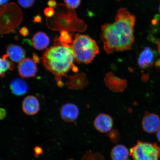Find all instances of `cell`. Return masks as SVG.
<instances>
[{"instance_id":"obj_18","label":"cell","mask_w":160,"mask_h":160,"mask_svg":"<svg viewBox=\"0 0 160 160\" xmlns=\"http://www.w3.org/2000/svg\"><path fill=\"white\" fill-rule=\"evenodd\" d=\"M59 43L65 46L70 45L69 44L72 42V39L71 34L65 30H61L60 36L58 39Z\"/></svg>"},{"instance_id":"obj_5","label":"cell","mask_w":160,"mask_h":160,"mask_svg":"<svg viewBox=\"0 0 160 160\" xmlns=\"http://www.w3.org/2000/svg\"><path fill=\"white\" fill-rule=\"evenodd\" d=\"M33 59L27 58L19 63L18 71L20 76L24 78L35 77L37 71V65Z\"/></svg>"},{"instance_id":"obj_13","label":"cell","mask_w":160,"mask_h":160,"mask_svg":"<svg viewBox=\"0 0 160 160\" xmlns=\"http://www.w3.org/2000/svg\"><path fill=\"white\" fill-rule=\"evenodd\" d=\"M49 42L48 36L42 32H38L35 34L32 39L33 47L39 51L45 49L49 45Z\"/></svg>"},{"instance_id":"obj_6","label":"cell","mask_w":160,"mask_h":160,"mask_svg":"<svg viewBox=\"0 0 160 160\" xmlns=\"http://www.w3.org/2000/svg\"><path fill=\"white\" fill-rule=\"evenodd\" d=\"M105 82L107 87L115 92L123 91L127 85V80L116 77L112 72L107 74L105 78Z\"/></svg>"},{"instance_id":"obj_3","label":"cell","mask_w":160,"mask_h":160,"mask_svg":"<svg viewBox=\"0 0 160 160\" xmlns=\"http://www.w3.org/2000/svg\"><path fill=\"white\" fill-rule=\"evenodd\" d=\"M71 46L75 60L80 63H91L99 53L97 42L87 35H76Z\"/></svg>"},{"instance_id":"obj_8","label":"cell","mask_w":160,"mask_h":160,"mask_svg":"<svg viewBox=\"0 0 160 160\" xmlns=\"http://www.w3.org/2000/svg\"><path fill=\"white\" fill-rule=\"evenodd\" d=\"M94 125L100 132L108 133L113 127V120L111 116L107 114H100L96 118Z\"/></svg>"},{"instance_id":"obj_30","label":"cell","mask_w":160,"mask_h":160,"mask_svg":"<svg viewBox=\"0 0 160 160\" xmlns=\"http://www.w3.org/2000/svg\"><path fill=\"white\" fill-rule=\"evenodd\" d=\"M157 137L158 141L160 142V129L157 132Z\"/></svg>"},{"instance_id":"obj_17","label":"cell","mask_w":160,"mask_h":160,"mask_svg":"<svg viewBox=\"0 0 160 160\" xmlns=\"http://www.w3.org/2000/svg\"><path fill=\"white\" fill-rule=\"evenodd\" d=\"M8 56L6 54L1 59V75L2 77L8 70H13L15 68L13 63L8 59Z\"/></svg>"},{"instance_id":"obj_11","label":"cell","mask_w":160,"mask_h":160,"mask_svg":"<svg viewBox=\"0 0 160 160\" xmlns=\"http://www.w3.org/2000/svg\"><path fill=\"white\" fill-rule=\"evenodd\" d=\"M38 100L34 96L30 95L23 100L22 104L23 111L26 114L33 115L36 114L39 110Z\"/></svg>"},{"instance_id":"obj_29","label":"cell","mask_w":160,"mask_h":160,"mask_svg":"<svg viewBox=\"0 0 160 160\" xmlns=\"http://www.w3.org/2000/svg\"><path fill=\"white\" fill-rule=\"evenodd\" d=\"M8 1L9 0H0V4L1 5H2L7 3Z\"/></svg>"},{"instance_id":"obj_4","label":"cell","mask_w":160,"mask_h":160,"mask_svg":"<svg viewBox=\"0 0 160 160\" xmlns=\"http://www.w3.org/2000/svg\"><path fill=\"white\" fill-rule=\"evenodd\" d=\"M129 153L133 160H159L160 147L156 143L138 141L130 149Z\"/></svg>"},{"instance_id":"obj_15","label":"cell","mask_w":160,"mask_h":160,"mask_svg":"<svg viewBox=\"0 0 160 160\" xmlns=\"http://www.w3.org/2000/svg\"><path fill=\"white\" fill-rule=\"evenodd\" d=\"M129 152L125 146L118 145L112 149L111 156L112 160H128Z\"/></svg>"},{"instance_id":"obj_28","label":"cell","mask_w":160,"mask_h":160,"mask_svg":"<svg viewBox=\"0 0 160 160\" xmlns=\"http://www.w3.org/2000/svg\"><path fill=\"white\" fill-rule=\"evenodd\" d=\"M42 151L41 148L39 147L36 148L35 149L36 154L39 155L42 152Z\"/></svg>"},{"instance_id":"obj_7","label":"cell","mask_w":160,"mask_h":160,"mask_svg":"<svg viewBox=\"0 0 160 160\" xmlns=\"http://www.w3.org/2000/svg\"><path fill=\"white\" fill-rule=\"evenodd\" d=\"M142 123L143 130L148 133H155L160 129V118L155 113L145 115Z\"/></svg>"},{"instance_id":"obj_19","label":"cell","mask_w":160,"mask_h":160,"mask_svg":"<svg viewBox=\"0 0 160 160\" xmlns=\"http://www.w3.org/2000/svg\"><path fill=\"white\" fill-rule=\"evenodd\" d=\"M81 160H105L104 158L99 153H93L91 151H88Z\"/></svg>"},{"instance_id":"obj_2","label":"cell","mask_w":160,"mask_h":160,"mask_svg":"<svg viewBox=\"0 0 160 160\" xmlns=\"http://www.w3.org/2000/svg\"><path fill=\"white\" fill-rule=\"evenodd\" d=\"M75 57L71 45L56 44L45 51L42 60L46 68L58 77L65 76L70 70L77 71L74 65Z\"/></svg>"},{"instance_id":"obj_23","label":"cell","mask_w":160,"mask_h":160,"mask_svg":"<svg viewBox=\"0 0 160 160\" xmlns=\"http://www.w3.org/2000/svg\"><path fill=\"white\" fill-rule=\"evenodd\" d=\"M44 13L46 17L48 18L51 17L54 14V10L53 8L51 7L47 8L45 9Z\"/></svg>"},{"instance_id":"obj_10","label":"cell","mask_w":160,"mask_h":160,"mask_svg":"<svg viewBox=\"0 0 160 160\" xmlns=\"http://www.w3.org/2000/svg\"><path fill=\"white\" fill-rule=\"evenodd\" d=\"M60 114L64 121L72 122L75 121L78 117L79 110L75 105L68 103L66 104L62 107Z\"/></svg>"},{"instance_id":"obj_22","label":"cell","mask_w":160,"mask_h":160,"mask_svg":"<svg viewBox=\"0 0 160 160\" xmlns=\"http://www.w3.org/2000/svg\"><path fill=\"white\" fill-rule=\"evenodd\" d=\"M20 6L22 7L27 8L32 7L33 4L35 0H18Z\"/></svg>"},{"instance_id":"obj_1","label":"cell","mask_w":160,"mask_h":160,"mask_svg":"<svg viewBox=\"0 0 160 160\" xmlns=\"http://www.w3.org/2000/svg\"><path fill=\"white\" fill-rule=\"evenodd\" d=\"M135 17L124 8L118 10L112 23L102 26L101 37L107 53L131 49L134 41Z\"/></svg>"},{"instance_id":"obj_32","label":"cell","mask_w":160,"mask_h":160,"mask_svg":"<svg viewBox=\"0 0 160 160\" xmlns=\"http://www.w3.org/2000/svg\"><path fill=\"white\" fill-rule=\"evenodd\" d=\"M159 12L160 13V5L159 6Z\"/></svg>"},{"instance_id":"obj_12","label":"cell","mask_w":160,"mask_h":160,"mask_svg":"<svg viewBox=\"0 0 160 160\" xmlns=\"http://www.w3.org/2000/svg\"><path fill=\"white\" fill-rule=\"evenodd\" d=\"M7 54L10 59L16 63H19L25 59V51L20 46L10 44L7 49Z\"/></svg>"},{"instance_id":"obj_27","label":"cell","mask_w":160,"mask_h":160,"mask_svg":"<svg viewBox=\"0 0 160 160\" xmlns=\"http://www.w3.org/2000/svg\"><path fill=\"white\" fill-rule=\"evenodd\" d=\"M32 59L35 63H39L40 61V58L35 53L33 54Z\"/></svg>"},{"instance_id":"obj_14","label":"cell","mask_w":160,"mask_h":160,"mask_svg":"<svg viewBox=\"0 0 160 160\" xmlns=\"http://www.w3.org/2000/svg\"><path fill=\"white\" fill-rule=\"evenodd\" d=\"M10 88L14 94L21 96L27 92L28 87L27 83L23 79L17 78L12 81Z\"/></svg>"},{"instance_id":"obj_21","label":"cell","mask_w":160,"mask_h":160,"mask_svg":"<svg viewBox=\"0 0 160 160\" xmlns=\"http://www.w3.org/2000/svg\"><path fill=\"white\" fill-rule=\"evenodd\" d=\"M64 1L69 8L74 9L79 7L81 0H64Z\"/></svg>"},{"instance_id":"obj_9","label":"cell","mask_w":160,"mask_h":160,"mask_svg":"<svg viewBox=\"0 0 160 160\" xmlns=\"http://www.w3.org/2000/svg\"><path fill=\"white\" fill-rule=\"evenodd\" d=\"M154 51L149 47H146L140 53L138 59V64L142 69H146L153 65L155 59Z\"/></svg>"},{"instance_id":"obj_20","label":"cell","mask_w":160,"mask_h":160,"mask_svg":"<svg viewBox=\"0 0 160 160\" xmlns=\"http://www.w3.org/2000/svg\"><path fill=\"white\" fill-rule=\"evenodd\" d=\"M108 136L111 141L113 143H117L119 141L120 136L119 132L116 129H112L108 133Z\"/></svg>"},{"instance_id":"obj_31","label":"cell","mask_w":160,"mask_h":160,"mask_svg":"<svg viewBox=\"0 0 160 160\" xmlns=\"http://www.w3.org/2000/svg\"><path fill=\"white\" fill-rule=\"evenodd\" d=\"M158 51L160 55V40L158 42Z\"/></svg>"},{"instance_id":"obj_16","label":"cell","mask_w":160,"mask_h":160,"mask_svg":"<svg viewBox=\"0 0 160 160\" xmlns=\"http://www.w3.org/2000/svg\"><path fill=\"white\" fill-rule=\"evenodd\" d=\"M70 80V87L73 89H83L87 86L88 83L86 75L83 73L78 74L73 76Z\"/></svg>"},{"instance_id":"obj_24","label":"cell","mask_w":160,"mask_h":160,"mask_svg":"<svg viewBox=\"0 0 160 160\" xmlns=\"http://www.w3.org/2000/svg\"><path fill=\"white\" fill-rule=\"evenodd\" d=\"M19 32L22 35L25 37L29 34V31L27 28L23 27L20 30Z\"/></svg>"},{"instance_id":"obj_25","label":"cell","mask_w":160,"mask_h":160,"mask_svg":"<svg viewBox=\"0 0 160 160\" xmlns=\"http://www.w3.org/2000/svg\"><path fill=\"white\" fill-rule=\"evenodd\" d=\"M47 4L49 7L53 8L57 7V3L55 0H49L48 1Z\"/></svg>"},{"instance_id":"obj_26","label":"cell","mask_w":160,"mask_h":160,"mask_svg":"<svg viewBox=\"0 0 160 160\" xmlns=\"http://www.w3.org/2000/svg\"><path fill=\"white\" fill-rule=\"evenodd\" d=\"M33 22L35 23H41L42 22V17L40 15H37L33 18Z\"/></svg>"}]
</instances>
